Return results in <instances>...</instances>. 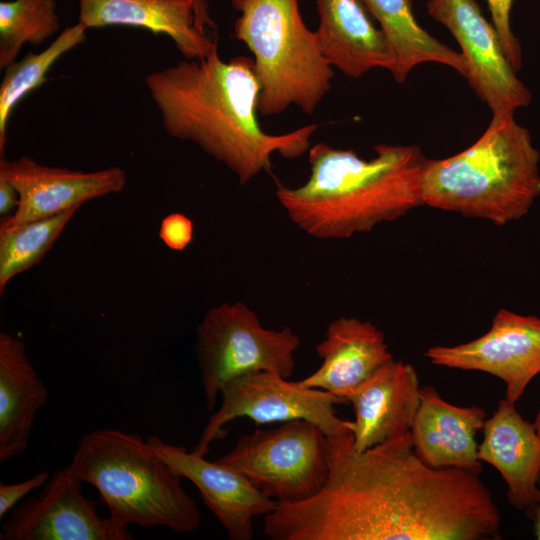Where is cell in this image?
I'll return each mask as SVG.
<instances>
[{
    "instance_id": "1",
    "label": "cell",
    "mask_w": 540,
    "mask_h": 540,
    "mask_svg": "<svg viewBox=\"0 0 540 540\" xmlns=\"http://www.w3.org/2000/svg\"><path fill=\"white\" fill-rule=\"evenodd\" d=\"M328 477L312 498L264 517L273 540H486L501 517L479 474L432 467L411 432L364 451L351 432L327 437Z\"/></svg>"
},
{
    "instance_id": "2",
    "label": "cell",
    "mask_w": 540,
    "mask_h": 540,
    "mask_svg": "<svg viewBox=\"0 0 540 540\" xmlns=\"http://www.w3.org/2000/svg\"><path fill=\"white\" fill-rule=\"evenodd\" d=\"M145 85L167 134L197 144L241 185L270 172L273 153L287 159L303 155L318 128L310 124L286 134L266 133L257 119L260 86L253 59L224 62L217 47L204 58L147 74Z\"/></svg>"
},
{
    "instance_id": "3",
    "label": "cell",
    "mask_w": 540,
    "mask_h": 540,
    "mask_svg": "<svg viewBox=\"0 0 540 540\" xmlns=\"http://www.w3.org/2000/svg\"><path fill=\"white\" fill-rule=\"evenodd\" d=\"M362 159L324 142L309 148L310 176L301 186L278 183L276 197L290 220L317 239H344L371 231L423 205L427 158L415 145L379 144Z\"/></svg>"
},
{
    "instance_id": "4",
    "label": "cell",
    "mask_w": 540,
    "mask_h": 540,
    "mask_svg": "<svg viewBox=\"0 0 540 540\" xmlns=\"http://www.w3.org/2000/svg\"><path fill=\"white\" fill-rule=\"evenodd\" d=\"M540 153L513 112L493 113L482 136L444 159H427L422 201L429 207L503 226L540 196Z\"/></svg>"
},
{
    "instance_id": "5",
    "label": "cell",
    "mask_w": 540,
    "mask_h": 540,
    "mask_svg": "<svg viewBox=\"0 0 540 540\" xmlns=\"http://www.w3.org/2000/svg\"><path fill=\"white\" fill-rule=\"evenodd\" d=\"M65 468L74 479L95 487L109 516L122 525L189 533L200 524L183 477L137 434L93 430L80 439Z\"/></svg>"
},
{
    "instance_id": "6",
    "label": "cell",
    "mask_w": 540,
    "mask_h": 540,
    "mask_svg": "<svg viewBox=\"0 0 540 540\" xmlns=\"http://www.w3.org/2000/svg\"><path fill=\"white\" fill-rule=\"evenodd\" d=\"M240 16L234 36L254 55L260 91L257 111L273 116L291 104L312 115L331 88L332 66L316 31H310L298 0H231Z\"/></svg>"
},
{
    "instance_id": "7",
    "label": "cell",
    "mask_w": 540,
    "mask_h": 540,
    "mask_svg": "<svg viewBox=\"0 0 540 540\" xmlns=\"http://www.w3.org/2000/svg\"><path fill=\"white\" fill-rule=\"evenodd\" d=\"M300 344L290 327H263L255 311L241 301L209 309L196 328L195 341L207 409H214L222 387L238 377L270 371L289 378Z\"/></svg>"
},
{
    "instance_id": "8",
    "label": "cell",
    "mask_w": 540,
    "mask_h": 540,
    "mask_svg": "<svg viewBox=\"0 0 540 540\" xmlns=\"http://www.w3.org/2000/svg\"><path fill=\"white\" fill-rule=\"evenodd\" d=\"M216 462L243 475L277 503L302 502L326 483L327 436L311 421L291 420L241 436Z\"/></svg>"
},
{
    "instance_id": "9",
    "label": "cell",
    "mask_w": 540,
    "mask_h": 540,
    "mask_svg": "<svg viewBox=\"0 0 540 540\" xmlns=\"http://www.w3.org/2000/svg\"><path fill=\"white\" fill-rule=\"evenodd\" d=\"M220 408L210 417L193 452L205 456L209 445L226 434L224 425L236 418H249L256 424L283 423L305 419L319 426L327 437L351 432L347 420L337 416L335 405L346 403L330 392L304 387L281 375L260 371L226 383L221 391Z\"/></svg>"
},
{
    "instance_id": "10",
    "label": "cell",
    "mask_w": 540,
    "mask_h": 540,
    "mask_svg": "<svg viewBox=\"0 0 540 540\" xmlns=\"http://www.w3.org/2000/svg\"><path fill=\"white\" fill-rule=\"evenodd\" d=\"M424 355L437 366L500 378L506 398L515 403L540 373V317L500 309L482 336L455 346H433Z\"/></svg>"
},
{
    "instance_id": "11",
    "label": "cell",
    "mask_w": 540,
    "mask_h": 540,
    "mask_svg": "<svg viewBox=\"0 0 540 540\" xmlns=\"http://www.w3.org/2000/svg\"><path fill=\"white\" fill-rule=\"evenodd\" d=\"M66 468L50 475L38 496L15 506L0 540H131L127 526L101 517Z\"/></svg>"
},
{
    "instance_id": "12",
    "label": "cell",
    "mask_w": 540,
    "mask_h": 540,
    "mask_svg": "<svg viewBox=\"0 0 540 540\" xmlns=\"http://www.w3.org/2000/svg\"><path fill=\"white\" fill-rule=\"evenodd\" d=\"M428 14L451 32L468 65V82L492 113L513 112L531 101L516 76L498 33L475 0H429Z\"/></svg>"
},
{
    "instance_id": "13",
    "label": "cell",
    "mask_w": 540,
    "mask_h": 540,
    "mask_svg": "<svg viewBox=\"0 0 540 540\" xmlns=\"http://www.w3.org/2000/svg\"><path fill=\"white\" fill-rule=\"evenodd\" d=\"M0 179L9 181L19 195L15 212L0 223L14 226L118 193L125 187L126 173L119 167L83 172L49 167L25 156L13 161L0 156Z\"/></svg>"
},
{
    "instance_id": "14",
    "label": "cell",
    "mask_w": 540,
    "mask_h": 540,
    "mask_svg": "<svg viewBox=\"0 0 540 540\" xmlns=\"http://www.w3.org/2000/svg\"><path fill=\"white\" fill-rule=\"evenodd\" d=\"M148 442L183 478L198 489L204 504L215 515L231 540H250L253 520L266 516L277 502L255 488L237 471L204 456L188 452L184 446L169 444L159 436Z\"/></svg>"
},
{
    "instance_id": "15",
    "label": "cell",
    "mask_w": 540,
    "mask_h": 540,
    "mask_svg": "<svg viewBox=\"0 0 540 540\" xmlns=\"http://www.w3.org/2000/svg\"><path fill=\"white\" fill-rule=\"evenodd\" d=\"M355 419L348 422L353 447L364 451L410 431L419 403L415 368L403 361L387 363L347 398Z\"/></svg>"
},
{
    "instance_id": "16",
    "label": "cell",
    "mask_w": 540,
    "mask_h": 540,
    "mask_svg": "<svg viewBox=\"0 0 540 540\" xmlns=\"http://www.w3.org/2000/svg\"><path fill=\"white\" fill-rule=\"evenodd\" d=\"M315 351L322 364L300 384L330 392L346 402L350 393L394 360L383 332L355 317L331 321Z\"/></svg>"
},
{
    "instance_id": "17",
    "label": "cell",
    "mask_w": 540,
    "mask_h": 540,
    "mask_svg": "<svg viewBox=\"0 0 540 540\" xmlns=\"http://www.w3.org/2000/svg\"><path fill=\"white\" fill-rule=\"evenodd\" d=\"M478 458L495 467L505 480L507 497L517 509L540 504V437L534 424L524 420L507 398L485 420Z\"/></svg>"
},
{
    "instance_id": "18",
    "label": "cell",
    "mask_w": 540,
    "mask_h": 540,
    "mask_svg": "<svg viewBox=\"0 0 540 540\" xmlns=\"http://www.w3.org/2000/svg\"><path fill=\"white\" fill-rule=\"evenodd\" d=\"M486 412L445 401L432 386L420 388V403L410 432L419 458L429 466L458 467L481 473L475 435Z\"/></svg>"
},
{
    "instance_id": "19",
    "label": "cell",
    "mask_w": 540,
    "mask_h": 540,
    "mask_svg": "<svg viewBox=\"0 0 540 540\" xmlns=\"http://www.w3.org/2000/svg\"><path fill=\"white\" fill-rule=\"evenodd\" d=\"M320 48L331 66L350 78L373 68L393 72L396 59L383 31L361 0H316Z\"/></svg>"
},
{
    "instance_id": "20",
    "label": "cell",
    "mask_w": 540,
    "mask_h": 540,
    "mask_svg": "<svg viewBox=\"0 0 540 540\" xmlns=\"http://www.w3.org/2000/svg\"><path fill=\"white\" fill-rule=\"evenodd\" d=\"M79 22L87 29L124 25L166 34L185 59L217 47L195 26L194 0H79Z\"/></svg>"
},
{
    "instance_id": "21",
    "label": "cell",
    "mask_w": 540,
    "mask_h": 540,
    "mask_svg": "<svg viewBox=\"0 0 540 540\" xmlns=\"http://www.w3.org/2000/svg\"><path fill=\"white\" fill-rule=\"evenodd\" d=\"M47 400L48 390L27 356L25 343L0 333V462L26 450L36 414Z\"/></svg>"
},
{
    "instance_id": "22",
    "label": "cell",
    "mask_w": 540,
    "mask_h": 540,
    "mask_svg": "<svg viewBox=\"0 0 540 540\" xmlns=\"http://www.w3.org/2000/svg\"><path fill=\"white\" fill-rule=\"evenodd\" d=\"M361 1L379 22L393 49L396 65L391 74L396 82H404L414 67L425 62L449 66L468 78L462 53L438 41L417 23L410 0Z\"/></svg>"
},
{
    "instance_id": "23",
    "label": "cell",
    "mask_w": 540,
    "mask_h": 540,
    "mask_svg": "<svg viewBox=\"0 0 540 540\" xmlns=\"http://www.w3.org/2000/svg\"><path fill=\"white\" fill-rule=\"evenodd\" d=\"M86 27L78 21L65 28L42 52L30 51L24 58L5 68L0 84V156L7 142V122L14 107L28 93L43 85L47 72L66 52L86 40Z\"/></svg>"
},
{
    "instance_id": "24",
    "label": "cell",
    "mask_w": 540,
    "mask_h": 540,
    "mask_svg": "<svg viewBox=\"0 0 540 540\" xmlns=\"http://www.w3.org/2000/svg\"><path fill=\"white\" fill-rule=\"evenodd\" d=\"M79 208L14 226H0L1 295L11 279L45 256Z\"/></svg>"
},
{
    "instance_id": "25",
    "label": "cell",
    "mask_w": 540,
    "mask_h": 540,
    "mask_svg": "<svg viewBox=\"0 0 540 540\" xmlns=\"http://www.w3.org/2000/svg\"><path fill=\"white\" fill-rule=\"evenodd\" d=\"M60 29L56 0L0 2V68L13 63L25 43L40 45Z\"/></svg>"
},
{
    "instance_id": "26",
    "label": "cell",
    "mask_w": 540,
    "mask_h": 540,
    "mask_svg": "<svg viewBox=\"0 0 540 540\" xmlns=\"http://www.w3.org/2000/svg\"><path fill=\"white\" fill-rule=\"evenodd\" d=\"M492 23L500 38L504 53L517 72L522 67V49L510 25V11L513 0H487Z\"/></svg>"
},
{
    "instance_id": "27",
    "label": "cell",
    "mask_w": 540,
    "mask_h": 540,
    "mask_svg": "<svg viewBox=\"0 0 540 540\" xmlns=\"http://www.w3.org/2000/svg\"><path fill=\"white\" fill-rule=\"evenodd\" d=\"M159 237L171 250L183 251L193 238V223L182 213H170L160 224Z\"/></svg>"
},
{
    "instance_id": "28",
    "label": "cell",
    "mask_w": 540,
    "mask_h": 540,
    "mask_svg": "<svg viewBox=\"0 0 540 540\" xmlns=\"http://www.w3.org/2000/svg\"><path fill=\"white\" fill-rule=\"evenodd\" d=\"M50 474L42 471L33 477L12 484H0V518L11 511L18 502L36 488L43 487Z\"/></svg>"
},
{
    "instance_id": "29",
    "label": "cell",
    "mask_w": 540,
    "mask_h": 540,
    "mask_svg": "<svg viewBox=\"0 0 540 540\" xmlns=\"http://www.w3.org/2000/svg\"><path fill=\"white\" fill-rule=\"evenodd\" d=\"M19 195L15 187L7 180L0 179V215L7 217L15 212Z\"/></svg>"
},
{
    "instance_id": "30",
    "label": "cell",
    "mask_w": 540,
    "mask_h": 540,
    "mask_svg": "<svg viewBox=\"0 0 540 540\" xmlns=\"http://www.w3.org/2000/svg\"><path fill=\"white\" fill-rule=\"evenodd\" d=\"M194 14H195V26L196 28L206 34L208 30L217 32V27L208 12L207 0H194Z\"/></svg>"
},
{
    "instance_id": "31",
    "label": "cell",
    "mask_w": 540,
    "mask_h": 540,
    "mask_svg": "<svg viewBox=\"0 0 540 540\" xmlns=\"http://www.w3.org/2000/svg\"><path fill=\"white\" fill-rule=\"evenodd\" d=\"M538 486L540 487V473L538 479ZM534 519V533L536 538L540 540V504L536 508Z\"/></svg>"
},
{
    "instance_id": "32",
    "label": "cell",
    "mask_w": 540,
    "mask_h": 540,
    "mask_svg": "<svg viewBox=\"0 0 540 540\" xmlns=\"http://www.w3.org/2000/svg\"><path fill=\"white\" fill-rule=\"evenodd\" d=\"M534 426H535V429L540 437V409H539V412L536 416V419H535V422L533 423Z\"/></svg>"
}]
</instances>
